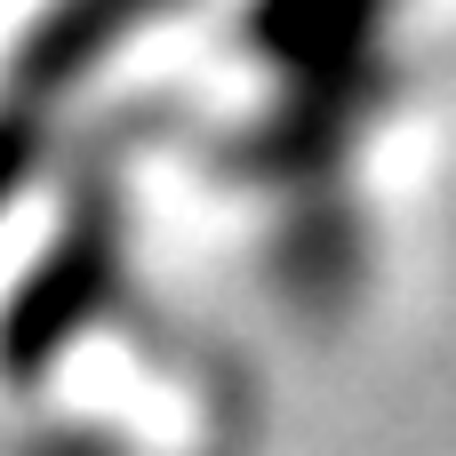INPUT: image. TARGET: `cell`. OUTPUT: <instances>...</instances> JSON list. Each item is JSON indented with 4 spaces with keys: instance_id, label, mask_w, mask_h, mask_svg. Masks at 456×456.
<instances>
[{
    "instance_id": "1",
    "label": "cell",
    "mask_w": 456,
    "mask_h": 456,
    "mask_svg": "<svg viewBox=\"0 0 456 456\" xmlns=\"http://www.w3.org/2000/svg\"><path fill=\"white\" fill-rule=\"evenodd\" d=\"M120 281V192L96 176V192H80L48 240V256L16 281L8 313H0V369L24 385L40 377L112 297Z\"/></svg>"
},
{
    "instance_id": "2",
    "label": "cell",
    "mask_w": 456,
    "mask_h": 456,
    "mask_svg": "<svg viewBox=\"0 0 456 456\" xmlns=\"http://www.w3.org/2000/svg\"><path fill=\"white\" fill-rule=\"evenodd\" d=\"M40 136H48V112L24 104V96H0V208L24 192V176L40 160Z\"/></svg>"
}]
</instances>
